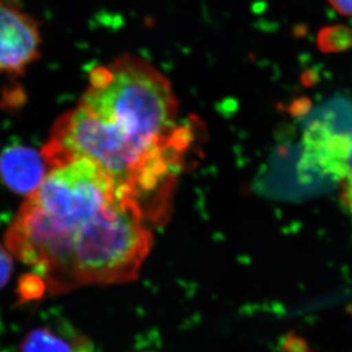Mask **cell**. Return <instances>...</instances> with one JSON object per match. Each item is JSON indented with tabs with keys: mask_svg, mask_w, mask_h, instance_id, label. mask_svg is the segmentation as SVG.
<instances>
[{
	"mask_svg": "<svg viewBox=\"0 0 352 352\" xmlns=\"http://www.w3.org/2000/svg\"><path fill=\"white\" fill-rule=\"evenodd\" d=\"M179 102L170 79L141 56L120 55L89 74L75 109L58 117L44 146L63 166L88 160L138 203L173 195L192 136L177 125Z\"/></svg>",
	"mask_w": 352,
	"mask_h": 352,
	"instance_id": "6da1fadb",
	"label": "cell"
},
{
	"mask_svg": "<svg viewBox=\"0 0 352 352\" xmlns=\"http://www.w3.org/2000/svg\"><path fill=\"white\" fill-rule=\"evenodd\" d=\"M153 243L142 210L122 197L65 221L48 220L24 200L5 234L10 254L32 267L51 294L134 280Z\"/></svg>",
	"mask_w": 352,
	"mask_h": 352,
	"instance_id": "7a4b0ae2",
	"label": "cell"
},
{
	"mask_svg": "<svg viewBox=\"0 0 352 352\" xmlns=\"http://www.w3.org/2000/svg\"><path fill=\"white\" fill-rule=\"evenodd\" d=\"M41 24L15 3L0 0V72L23 75L41 58Z\"/></svg>",
	"mask_w": 352,
	"mask_h": 352,
	"instance_id": "3957f363",
	"label": "cell"
},
{
	"mask_svg": "<svg viewBox=\"0 0 352 352\" xmlns=\"http://www.w3.org/2000/svg\"><path fill=\"white\" fill-rule=\"evenodd\" d=\"M351 135L338 132L327 122H314L303 135V153L298 175L305 182L315 179L343 181L346 176V158Z\"/></svg>",
	"mask_w": 352,
	"mask_h": 352,
	"instance_id": "277c9868",
	"label": "cell"
},
{
	"mask_svg": "<svg viewBox=\"0 0 352 352\" xmlns=\"http://www.w3.org/2000/svg\"><path fill=\"white\" fill-rule=\"evenodd\" d=\"M41 153L30 146H8L0 153V179L12 192L31 196L47 175Z\"/></svg>",
	"mask_w": 352,
	"mask_h": 352,
	"instance_id": "5b68a950",
	"label": "cell"
},
{
	"mask_svg": "<svg viewBox=\"0 0 352 352\" xmlns=\"http://www.w3.org/2000/svg\"><path fill=\"white\" fill-rule=\"evenodd\" d=\"M19 352H74L72 343L47 327L31 329L23 336Z\"/></svg>",
	"mask_w": 352,
	"mask_h": 352,
	"instance_id": "8992f818",
	"label": "cell"
},
{
	"mask_svg": "<svg viewBox=\"0 0 352 352\" xmlns=\"http://www.w3.org/2000/svg\"><path fill=\"white\" fill-rule=\"evenodd\" d=\"M318 50L325 54L342 53L352 48V29L344 24L327 25L317 34Z\"/></svg>",
	"mask_w": 352,
	"mask_h": 352,
	"instance_id": "52a82bcc",
	"label": "cell"
},
{
	"mask_svg": "<svg viewBox=\"0 0 352 352\" xmlns=\"http://www.w3.org/2000/svg\"><path fill=\"white\" fill-rule=\"evenodd\" d=\"M46 291L47 287L44 279L39 277L37 274L34 272V274H23L17 283L16 294L19 298V305L37 301L44 296Z\"/></svg>",
	"mask_w": 352,
	"mask_h": 352,
	"instance_id": "ba28073f",
	"label": "cell"
},
{
	"mask_svg": "<svg viewBox=\"0 0 352 352\" xmlns=\"http://www.w3.org/2000/svg\"><path fill=\"white\" fill-rule=\"evenodd\" d=\"M341 200L343 206L352 215V135L350 143L349 153L346 158V176L342 181V190H341Z\"/></svg>",
	"mask_w": 352,
	"mask_h": 352,
	"instance_id": "9c48e42d",
	"label": "cell"
},
{
	"mask_svg": "<svg viewBox=\"0 0 352 352\" xmlns=\"http://www.w3.org/2000/svg\"><path fill=\"white\" fill-rule=\"evenodd\" d=\"M13 270V255L0 244V289L8 284Z\"/></svg>",
	"mask_w": 352,
	"mask_h": 352,
	"instance_id": "30bf717a",
	"label": "cell"
},
{
	"mask_svg": "<svg viewBox=\"0 0 352 352\" xmlns=\"http://www.w3.org/2000/svg\"><path fill=\"white\" fill-rule=\"evenodd\" d=\"M283 352H312L307 340L295 332H289L281 343Z\"/></svg>",
	"mask_w": 352,
	"mask_h": 352,
	"instance_id": "8fae6325",
	"label": "cell"
},
{
	"mask_svg": "<svg viewBox=\"0 0 352 352\" xmlns=\"http://www.w3.org/2000/svg\"><path fill=\"white\" fill-rule=\"evenodd\" d=\"M333 8L344 16L352 17V0H329Z\"/></svg>",
	"mask_w": 352,
	"mask_h": 352,
	"instance_id": "7c38bea8",
	"label": "cell"
},
{
	"mask_svg": "<svg viewBox=\"0 0 352 352\" xmlns=\"http://www.w3.org/2000/svg\"><path fill=\"white\" fill-rule=\"evenodd\" d=\"M312 102L307 98H302L298 101L294 102V104L291 108V112L295 116L305 115L311 109Z\"/></svg>",
	"mask_w": 352,
	"mask_h": 352,
	"instance_id": "4fadbf2b",
	"label": "cell"
},
{
	"mask_svg": "<svg viewBox=\"0 0 352 352\" xmlns=\"http://www.w3.org/2000/svg\"><path fill=\"white\" fill-rule=\"evenodd\" d=\"M316 82H317V75H315L314 72H307L305 77H303V82L307 86L315 85Z\"/></svg>",
	"mask_w": 352,
	"mask_h": 352,
	"instance_id": "5bb4252c",
	"label": "cell"
}]
</instances>
